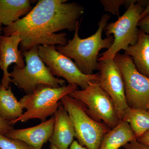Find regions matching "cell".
I'll use <instances>...</instances> for the list:
<instances>
[{
  "mask_svg": "<svg viewBox=\"0 0 149 149\" xmlns=\"http://www.w3.org/2000/svg\"><path fill=\"white\" fill-rule=\"evenodd\" d=\"M66 0H40L32 10L22 18L3 27V35L17 34L20 36V50L28 51L39 45H66L67 33L55 32L67 29L75 31L80 25L84 13L83 6L66 3Z\"/></svg>",
  "mask_w": 149,
  "mask_h": 149,
  "instance_id": "obj_1",
  "label": "cell"
},
{
  "mask_svg": "<svg viewBox=\"0 0 149 149\" xmlns=\"http://www.w3.org/2000/svg\"><path fill=\"white\" fill-rule=\"evenodd\" d=\"M110 17L109 14L103 15L95 33L85 39L79 37V25L74 31L72 40L68 41L66 45L56 46V49L67 57L73 59L74 63L83 74H93L94 71L98 69L99 52L102 49H109L114 41V37L112 35L104 39L102 38V32Z\"/></svg>",
  "mask_w": 149,
  "mask_h": 149,
  "instance_id": "obj_2",
  "label": "cell"
},
{
  "mask_svg": "<svg viewBox=\"0 0 149 149\" xmlns=\"http://www.w3.org/2000/svg\"><path fill=\"white\" fill-rule=\"evenodd\" d=\"M77 90V85L71 84L58 88L43 84L37 85L32 93L20 99L19 102L26 111L10 124L13 125L18 122H25L36 118L45 122L47 118L56 113L63 97Z\"/></svg>",
  "mask_w": 149,
  "mask_h": 149,
  "instance_id": "obj_3",
  "label": "cell"
},
{
  "mask_svg": "<svg viewBox=\"0 0 149 149\" xmlns=\"http://www.w3.org/2000/svg\"><path fill=\"white\" fill-rule=\"evenodd\" d=\"M149 1H136L125 13L115 22H110L104 29L107 37L113 35L114 41L110 48L100 55L98 61L114 59L121 50L125 51L135 45L139 39L140 29L138 26L140 16Z\"/></svg>",
  "mask_w": 149,
  "mask_h": 149,
  "instance_id": "obj_4",
  "label": "cell"
},
{
  "mask_svg": "<svg viewBox=\"0 0 149 149\" xmlns=\"http://www.w3.org/2000/svg\"><path fill=\"white\" fill-rule=\"evenodd\" d=\"M26 63L23 69L16 65L10 73V76L19 88L26 94H31L37 85L43 84L53 88H58L65 85V81L55 77L49 68L40 58L37 47L28 51L22 52Z\"/></svg>",
  "mask_w": 149,
  "mask_h": 149,
  "instance_id": "obj_5",
  "label": "cell"
},
{
  "mask_svg": "<svg viewBox=\"0 0 149 149\" xmlns=\"http://www.w3.org/2000/svg\"><path fill=\"white\" fill-rule=\"evenodd\" d=\"M61 101L72 120L79 144L88 149H99L104 136L111 129L91 117L84 105L69 95L65 96Z\"/></svg>",
  "mask_w": 149,
  "mask_h": 149,
  "instance_id": "obj_6",
  "label": "cell"
},
{
  "mask_svg": "<svg viewBox=\"0 0 149 149\" xmlns=\"http://www.w3.org/2000/svg\"><path fill=\"white\" fill-rule=\"evenodd\" d=\"M69 95L84 105L87 113L96 121L102 122L112 129L120 120L113 102L99 85L90 82L83 90H76Z\"/></svg>",
  "mask_w": 149,
  "mask_h": 149,
  "instance_id": "obj_7",
  "label": "cell"
},
{
  "mask_svg": "<svg viewBox=\"0 0 149 149\" xmlns=\"http://www.w3.org/2000/svg\"><path fill=\"white\" fill-rule=\"evenodd\" d=\"M114 60L121 70L128 107L148 111L149 108V78L136 69L130 56L118 53Z\"/></svg>",
  "mask_w": 149,
  "mask_h": 149,
  "instance_id": "obj_8",
  "label": "cell"
},
{
  "mask_svg": "<svg viewBox=\"0 0 149 149\" xmlns=\"http://www.w3.org/2000/svg\"><path fill=\"white\" fill-rule=\"evenodd\" d=\"M40 58L49 68L54 76L63 77L69 84L85 89L89 83L98 81L99 73L87 75L82 73L71 59L62 54L55 46H38Z\"/></svg>",
  "mask_w": 149,
  "mask_h": 149,
  "instance_id": "obj_9",
  "label": "cell"
},
{
  "mask_svg": "<svg viewBox=\"0 0 149 149\" xmlns=\"http://www.w3.org/2000/svg\"><path fill=\"white\" fill-rule=\"evenodd\" d=\"M98 83L115 105L120 121L128 107L125 95V84L121 70L114 59L98 61Z\"/></svg>",
  "mask_w": 149,
  "mask_h": 149,
  "instance_id": "obj_10",
  "label": "cell"
},
{
  "mask_svg": "<svg viewBox=\"0 0 149 149\" xmlns=\"http://www.w3.org/2000/svg\"><path fill=\"white\" fill-rule=\"evenodd\" d=\"M21 41L17 34L10 36L0 35V68L3 71L1 85L6 89H8L12 82L8 72L9 66L13 63L21 69L25 66L24 56L18 49Z\"/></svg>",
  "mask_w": 149,
  "mask_h": 149,
  "instance_id": "obj_11",
  "label": "cell"
},
{
  "mask_svg": "<svg viewBox=\"0 0 149 149\" xmlns=\"http://www.w3.org/2000/svg\"><path fill=\"white\" fill-rule=\"evenodd\" d=\"M54 115L49 120L34 127L15 129L5 135L7 138L23 141L34 149H42L44 144L49 140L53 133Z\"/></svg>",
  "mask_w": 149,
  "mask_h": 149,
  "instance_id": "obj_12",
  "label": "cell"
},
{
  "mask_svg": "<svg viewBox=\"0 0 149 149\" xmlns=\"http://www.w3.org/2000/svg\"><path fill=\"white\" fill-rule=\"evenodd\" d=\"M54 115L53 133L49 141L58 149H68L75 137L72 120L62 103Z\"/></svg>",
  "mask_w": 149,
  "mask_h": 149,
  "instance_id": "obj_13",
  "label": "cell"
},
{
  "mask_svg": "<svg viewBox=\"0 0 149 149\" xmlns=\"http://www.w3.org/2000/svg\"><path fill=\"white\" fill-rule=\"evenodd\" d=\"M125 54L131 57L138 71L149 78V34L140 30L137 42L125 51Z\"/></svg>",
  "mask_w": 149,
  "mask_h": 149,
  "instance_id": "obj_14",
  "label": "cell"
},
{
  "mask_svg": "<svg viewBox=\"0 0 149 149\" xmlns=\"http://www.w3.org/2000/svg\"><path fill=\"white\" fill-rule=\"evenodd\" d=\"M136 140V136L128 123L122 120L104 136L99 149H119Z\"/></svg>",
  "mask_w": 149,
  "mask_h": 149,
  "instance_id": "obj_15",
  "label": "cell"
},
{
  "mask_svg": "<svg viewBox=\"0 0 149 149\" xmlns=\"http://www.w3.org/2000/svg\"><path fill=\"white\" fill-rule=\"evenodd\" d=\"M29 0H0V23L10 26L32 9Z\"/></svg>",
  "mask_w": 149,
  "mask_h": 149,
  "instance_id": "obj_16",
  "label": "cell"
},
{
  "mask_svg": "<svg viewBox=\"0 0 149 149\" xmlns=\"http://www.w3.org/2000/svg\"><path fill=\"white\" fill-rule=\"evenodd\" d=\"M23 109L13 93L11 85L7 89L0 85V116L10 123L22 115Z\"/></svg>",
  "mask_w": 149,
  "mask_h": 149,
  "instance_id": "obj_17",
  "label": "cell"
},
{
  "mask_svg": "<svg viewBox=\"0 0 149 149\" xmlns=\"http://www.w3.org/2000/svg\"><path fill=\"white\" fill-rule=\"evenodd\" d=\"M122 120L128 123L137 140L149 131V112L148 111L128 107L123 115Z\"/></svg>",
  "mask_w": 149,
  "mask_h": 149,
  "instance_id": "obj_18",
  "label": "cell"
},
{
  "mask_svg": "<svg viewBox=\"0 0 149 149\" xmlns=\"http://www.w3.org/2000/svg\"><path fill=\"white\" fill-rule=\"evenodd\" d=\"M0 149H34L23 141L7 138L0 134Z\"/></svg>",
  "mask_w": 149,
  "mask_h": 149,
  "instance_id": "obj_19",
  "label": "cell"
},
{
  "mask_svg": "<svg viewBox=\"0 0 149 149\" xmlns=\"http://www.w3.org/2000/svg\"><path fill=\"white\" fill-rule=\"evenodd\" d=\"M100 1L105 11L119 16V8L120 6L125 5V0H101Z\"/></svg>",
  "mask_w": 149,
  "mask_h": 149,
  "instance_id": "obj_20",
  "label": "cell"
},
{
  "mask_svg": "<svg viewBox=\"0 0 149 149\" xmlns=\"http://www.w3.org/2000/svg\"><path fill=\"white\" fill-rule=\"evenodd\" d=\"M14 129L13 125L10 123L0 116V134L5 136Z\"/></svg>",
  "mask_w": 149,
  "mask_h": 149,
  "instance_id": "obj_21",
  "label": "cell"
},
{
  "mask_svg": "<svg viewBox=\"0 0 149 149\" xmlns=\"http://www.w3.org/2000/svg\"><path fill=\"white\" fill-rule=\"evenodd\" d=\"M123 148L124 149H149V146L141 143L136 140L126 144Z\"/></svg>",
  "mask_w": 149,
  "mask_h": 149,
  "instance_id": "obj_22",
  "label": "cell"
},
{
  "mask_svg": "<svg viewBox=\"0 0 149 149\" xmlns=\"http://www.w3.org/2000/svg\"><path fill=\"white\" fill-rule=\"evenodd\" d=\"M138 26L140 30L149 34V15L139 21Z\"/></svg>",
  "mask_w": 149,
  "mask_h": 149,
  "instance_id": "obj_23",
  "label": "cell"
},
{
  "mask_svg": "<svg viewBox=\"0 0 149 149\" xmlns=\"http://www.w3.org/2000/svg\"><path fill=\"white\" fill-rule=\"evenodd\" d=\"M137 141L141 143L149 146V131L144 133L143 135L137 139Z\"/></svg>",
  "mask_w": 149,
  "mask_h": 149,
  "instance_id": "obj_24",
  "label": "cell"
},
{
  "mask_svg": "<svg viewBox=\"0 0 149 149\" xmlns=\"http://www.w3.org/2000/svg\"><path fill=\"white\" fill-rule=\"evenodd\" d=\"M68 149H88L85 147L81 146L78 143V141H74L70 145Z\"/></svg>",
  "mask_w": 149,
  "mask_h": 149,
  "instance_id": "obj_25",
  "label": "cell"
},
{
  "mask_svg": "<svg viewBox=\"0 0 149 149\" xmlns=\"http://www.w3.org/2000/svg\"><path fill=\"white\" fill-rule=\"evenodd\" d=\"M149 15V1L148 3L146 6V7L143 10L140 16V20L143 19L146 17L147 16Z\"/></svg>",
  "mask_w": 149,
  "mask_h": 149,
  "instance_id": "obj_26",
  "label": "cell"
},
{
  "mask_svg": "<svg viewBox=\"0 0 149 149\" xmlns=\"http://www.w3.org/2000/svg\"><path fill=\"white\" fill-rule=\"evenodd\" d=\"M50 149H58L57 148H56L55 146H54V145H52V144H51L50 145Z\"/></svg>",
  "mask_w": 149,
  "mask_h": 149,
  "instance_id": "obj_27",
  "label": "cell"
},
{
  "mask_svg": "<svg viewBox=\"0 0 149 149\" xmlns=\"http://www.w3.org/2000/svg\"><path fill=\"white\" fill-rule=\"evenodd\" d=\"M2 24L0 23V34H1V31H2L3 28H2Z\"/></svg>",
  "mask_w": 149,
  "mask_h": 149,
  "instance_id": "obj_28",
  "label": "cell"
},
{
  "mask_svg": "<svg viewBox=\"0 0 149 149\" xmlns=\"http://www.w3.org/2000/svg\"><path fill=\"white\" fill-rule=\"evenodd\" d=\"M1 85V83H0V85Z\"/></svg>",
  "mask_w": 149,
  "mask_h": 149,
  "instance_id": "obj_29",
  "label": "cell"
},
{
  "mask_svg": "<svg viewBox=\"0 0 149 149\" xmlns=\"http://www.w3.org/2000/svg\"><path fill=\"white\" fill-rule=\"evenodd\" d=\"M148 112H149V108L148 110Z\"/></svg>",
  "mask_w": 149,
  "mask_h": 149,
  "instance_id": "obj_30",
  "label": "cell"
}]
</instances>
